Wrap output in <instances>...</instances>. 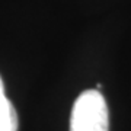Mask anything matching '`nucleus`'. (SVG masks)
<instances>
[{
  "label": "nucleus",
  "instance_id": "obj_1",
  "mask_svg": "<svg viewBox=\"0 0 131 131\" xmlns=\"http://www.w3.org/2000/svg\"><path fill=\"white\" fill-rule=\"evenodd\" d=\"M70 131H109L108 106L99 90H84L74 101Z\"/></svg>",
  "mask_w": 131,
  "mask_h": 131
},
{
  "label": "nucleus",
  "instance_id": "obj_2",
  "mask_svg": "<svg viewBox=\"0 0 131 131\" xmlns=\"http://www.w3.org/2000/svg\"><path fill=\"white\" fill-rule=\"evenodd\" d=\"M19 121L16 109L5 95V84L0 77V131H18Z\"/></svg>",
  "mask_w": 131,
  "mask_h": 131
}]
</instances>
